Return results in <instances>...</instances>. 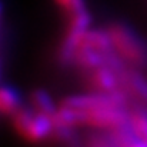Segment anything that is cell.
I'll return each instance as SVG.
<instances>
[{
  "instance_id": "cell-7",
  "label": "cell",
  "mask_w": 147,
  "mask_h": 147,
  "mask_svg": "<svg viewBox=\"0 0 147 147\" xmlns=\"http://www.w3.org/2000/svg\"><path fill=\"white\" fill-rule=\"evenodd\" d=\"M127 123L139 140L147 142V111L142 109H134L129 113Z\"/></svg>"
},
{
  "instance_id": "cell-3",
  "label": "cell",
  "mask_w": 147,
  "mask_h": 147,
  "mask_svg": "<svg viewBox=\"0 0 147 147\" xmlns=\"http://www.w3.org/2000/svg\"><path fill=\"white\" fill-rule=\"evenodd\" d=\"M90 23L92 16L87 10L69 16V27L59 50V59L61 63H70L74 60L77 50L80 49L83 36L90 27Z\"/></svg>"
},
{
  "instance_id": "cell-10",
  "label": "cell",
  "mask_w": 147,
  "mask_h": 147,
  "mask_svg": "<svg viewBox=\"0 0 147 147\" xmlns=\"http://www.w3.org/2000/svg\"><path fill=\"white\" fill-rule=\"evenodd\" d=\"M89 147H114L113 143L110 142V139H104V137H100V136H94L92 137L90 143H89Z\"/></svg>"
},
{
  "instance_id": "cell-2",
  "label": "cell",
  "mask_w": 147,
  "mask_h": 147,
  "mask_svg": "<svg viewBox=\"0 0 147 147\" xmlns=\"http://www.w3.org/2000/svg\"><path fill=\"white\" fill-rule=\"evenodd\" d=\"M14 130L29 143H40L53 133V120L32 107H20L10 116Z\"/></svg>"
},
{
  "instance_id": "cell-9",
  "label": "cell",
  "mask_w": 147,
  "mask_h": 147,
  "mask_svg": "<svg viewBox=\"0 0 147 147\" xmlns=\"http://www.w3.org/2000/svg\"><path fill=\"white\" fill-rule=\"evenodd\" d=\"M54 3L64 11L67 16L76 14L79 11L86 10V1L84 0H54Z\"/></svg>"
},
{
  "instance_id": "cell-8",
  "label": "cell",
  "mask_w": 147,
  "mask_h": 147,
  "mask_svg": "<svg viewBox=\"0 0 147 147\" xmlns=\"http://www.w3.org/2000/svg\"><path fill=\"white\" fill-rule=\"evenodd\" d=\"M126 82L133 93H136L140 98L147 101V80H144L140 74L130 71L126 74Z\"/></svg>"
},
{
  "instance_id": "cell-5",
  "label": "cell",
  "mask_w": 147,
  "mask_h": 147,
  "mask_svg": "<svg viewBox=\"0 0 147 147\" xmlns=\"http://www.w3.org/2000/svg\"><path fill=\"white\" fill-rule=\"evenodd\" d=\"M30 107L40 114L53 117L56 114L59 106L54 104L53 98L50 97L49 93H46L45 90H34L30 94Z\"/></svg>"
},
{
  "instance_id": "cell-11",
  "label": "cell",
  "mask_w": 147,
  "mask_h": 147,
  "mask_svg": "<svg viewBox=\"0 0 147 147\" xmlns=\"http://www.w3.org/2000/svg\"><path fill=\"white\" fill-rule=\"evenodd\" d=\"M124 147H147V142H143V140H134V142H131L130 144H127V146Z\"/></svg>"
},
{
  "instance_id": "cell-4",
  "label": "cell",
  "mask_w": 147,
  "mask_h": 147,
  "mask_svg": "<svg viewBox=\"0 0 147 147\" xmlns=\"http://www.w3.org/2000/svg\"><path fill=\"white\" fill-rule=\"evenodd\" d=\"M90 86L94 92L110 93L119 89L120 86V76L119 71L110 66H100L92 70L90 74Z\"/></svg>"
},
{
  "instance_id": "cell-1",
  "label": "cell",
  "mask_w": 147,
  "mask_h": 147,
  "mask_svg": "<svg viewBox=\"0 0 147 147\" xmlns=\"http://www.w3.org/2000/svg\"><path fill=\"white\" fill-rule=\"evenodd\" d=\"M113 51L133 66H144L147 63V47L142 39L126 24L116 23L109 29Z\"/></svg>"
},
{
  "instance_id": "cell-6",
  "label": "cell",
  "mask_w": 147,
  "mask_h": 147,
  "mask_svg": "<svg viewBox=\"0 0 147 147\" xmlns=\"http://www.w3.org/2000/svg\"><path fill=\"white\" fill-rule=\"evenodd\" d=\"M22 107L20 97L13 87L3 86L0 89V110L4 116L14 114Z\"/></svg>"
}]
</instances>
